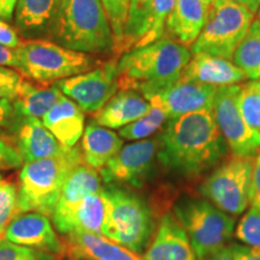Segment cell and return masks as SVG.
I'll list each match as a JSON object with an SVG mask.
<instances>
[{"instance_id":"obj_1","label":"cell","mask_w":260,"mask_h":260,"mask_svg":"<svg viewBox=\"0 0 260 260\" xmlns=\"http://www.w3.org/2000/svg\"><path fill=\"white\" fill-rule=\"evenodd\" d=\"M224 144L212 110H201L169 119L160 138L158 157L167 167L194 176L222 159Z\"/></svg>"},{"instance_id":"obj_2","label":"cell","mask_w":260,"mask_h":260,"mask_svg":"<svg viewBox=\"0 0 260 260\" xmlns=\"http://www.w3.org/2000/svg\"><path fill=\"white\" fill-rule=\"evenodd\" d=\"M190 57L189 48L168 35L134 48L117 61L119 89L135 90L148 99L176 83Z\"/></svg>"},{"instance_id":"obj_3","label":"cell","mask_w":260,"mask_h":260,"mask_svg":"<svg viewBox=\"0 0 260 260\" xmlns=\"http://www.w3.org/2000/svg\"><path fill=\"white\" fill-rule=\"evenodd\" d=\"M50 37L60 46L87 54H113L115 48L100 0H61Z\"/></svg>"},{"instance_id":"obj_4","label":"cell","mask_w":260,"mask_h":260,"mask_svg":"<svg viewBox=\"0 0 260 260\" xmlns=\"http://www.w3.org/2000/svg\"><path fill=\"white\" fill-rule=\"evenodd\" d=\"M81 147L27 162L19 174L18 213L40 212L51 217L69 175L82 164Z\"/></svg>"},{"instance_id":"obj_5","label":"cell","mask_w":260,"mask_h":260,"mask_svg":"<svg viewBox=\"0 0 260 260\" xmlns=\"http://www.w3.org/2000/svg\"><path fill=\"white\" fill-rule=\"evenodd\" d=\"M16 52L19 73L41 84L58 82L87 73L98 64V60L89 54L40 39L22 41Z\"/></svg>"},{"instance_id":"obj_6","label":"cell","mask_w":260,"mask_h":260,"mask_svg":"<svg viewBox=\"0 0 260 260\" xmlns=\"http://www.w3.org/2000/svg\"><path fill=\"white\" fill-rule=\"evenodd\" d=\"M109 199V218L104 237L124 246L130 251L141 253L151 237V211L138 195L119 187L104 188Z\"/></svg>"},{"instance_id":"obj_7","label":"cell","mask_w":260,"mask_h":260,"mask_svg":"<svg viewBox=\"0 0 260 260\" xmlns=\"http://www.w3.org/2000/svg\"><path fill=\"white\" fill-rule=\"evenodd\" d=\"M253 18L254 14L245 6L232 0H220L211 8L190 52H204L224 59H233L237 46L254 21Z\"/></svg>"},{"instance_id":"obj_8","label":"cell","mask_w":260,"mask_h":260,"mask_svg":"<svg viewBox=\"0 0 260 260\" xmlns=\"http://www.w3.org/2000/svg\"><path fill=\"white\" fill-rule=\"evenodd\" d=\"M175 216L186 230L198 260H205L225 246L235 228L232 216L203 200L183 201Z\"/></svg>"},{"instance_id":"obj_9","label":"cell","mask_w":260,"mask_h":260,"mask_svg":"<svg viewBox=\"0 0 260 260\" xmlns=\"http://www.w3.org/2000/svg\"><path fill=\"white\" fill-rule=\"evenodd\" d=\"M253 161V157L233 155L207 177L201 193L228 214L243 213L249 205Z\"/></svg>"},{"instance_id":"obj_10","label":"cell","mask_w":260,"mask_h":260,"mask_svg":"<svg viewBox=\"0 0 260 260\" xmlns=\"http://www.w3.org/2000/svg\"><path fill=\"white\" fill-rule=\"evenodd\" d=\"M240 86L219 87L213 98L212 112L225 144L236 157H253L260 152V134L249 128L237 105Z\"/></svg>"},{"instance_id":"obj_11","label":"cell","mask_w":260,"mask_h":260,"mask_svg":"<svg viewBox=\"0 0 260 260\" xmlns=\"http://www.w3.org/2000/svg\"><path fill=\"white\" fill-rule=\"evenodd\" d=\"M117 61L112 58L87 73L58 81L56 86L83 112L96 113L119 90Z\"/></svg>"},{"instance_id":"obj_12","label":"cell","mask_w":260,"mask_h":260,"mask_svg":"<svg viewBox=\"0 0 260 260\" xmlns=\"http://www.w3.org/2000/svg\"><path fill=\"white\" fill-rule=\"evenodd\" d=\"M159 151V140H140L121 148L102 170L100 177L106 183H129L142 186L149 175Z\"/></svg>"},{"instance_id":"obj_13","label":"cell","mask_w":260,"mask_h":260,"mask_svg":"<svg viewBox=\"0 0 260 260\" xmlns=\"http://www.w3.org/2000/svg\"><path fill=\"white\" fill-rule=\"evenodd\" d=\"M4 237L19 246L30 247L54 254L67 256V246L61 242L46 214L19 212L6 226Z\"/></svg>"},{"instance_id":"obj_14","label":"cell","mask_w":260,"mask_h":260,"mask_svg":"<svg viewBox=\"0 0 260 260\" xmlns=\"http://www.w3.org/2000/svg\"><path fill=\"white\" fill-rule=\"evenodd\" d=\"M216 90V87L209 84L178 80L169 88L149 96L147 100L151 105L160 107L169 121L190 112L212 110Z\"/></svg>"},{"instance_id":"obj_15","label":"cell","mask_w":260,"mask_h":260,"mask_svg":"<svg viewBox=\"0 0 260 260\" xmlns=\"http://www.w3.org/2000/svg\"><path fill=\"white\" fill-rule=\"evenodd\" d=\"M100 174L86 164H80L65 181L59 199L51 218L52 223L61 235H67L68 225L75 210L81 201L90 194L103 189Z\"/></svg>"},{"instance_id":"obj_16","label":"cell","mask_w":260,"mask_h":260,"mask_svg":"<svg viewBox=\"0 0 260 260\" xmlns=\"http://www.w3.org/2000/svg\"><path fill=\"white\" fill-rule=\"evenodd\" d=\"M246 79V75L232 63V60L198 52L191 53L190 59L184 68L180 80L186 82L209 84L219 88L239 84Z\"/></svg>"},{"instance_id":"obj_17","label":"cell","mask_w":260,"mask_h":260,"mask_svg":"<svg viewBox=\"0 0 260 260\" xmlns=\"http://www.w3.org/2000/svg\"><path fill=\"white\" fill-rule=\"evenodd\" d=\"M142 260H197L189 237L175 214L162 217Z\"/></svg>"},{"instance_id":"obj_18","label":"cell","mask_w":260,"mask_h":260,"mask_svg":"<svg viewBox=\"0 0 260 260\" xmlns=\"http://www.w3.org/2000/svg\"><path fill=\"white\" fill-rule=\"evenodd\" d=\"M15 146L24 164L57 155L68 149L58 142L40 119L34 117H19L15 125Z\"/></svg>"},{"instance_id":"obj_19","label":"cell","mask_w":260,"mask_h":260,"mask_svg":"<svg viewBox=\"0 0 260 260\" xmlns=\"http://www.w3.org/2000/svg\"><path fill=\"white\" fill-rule=\"evenodd\" d=\"M67 255L71 260H142L138 253L95 234L75 232L67 235Z\"/></svg>"},{"instance_id":"obj_20","label":"cell","mask_w":260,"mask_h":260,"mask_svg":"<svg viewBox=\"0 0 260 260\" xmlns=\"http://www.w3.org/2000/svg\"><path fill=\"white\" fill-rule=\"evenodd\" d=\"M209 10L204 0H175L165 25V35L186 47H191L206 22Z\"/></svg>"},{"instance_id":"obj_21","label":"cell","mask_w":260,"mask_h":260,"mask_svg":"<svg viewBox=\"0 0 260 260\" xmlns=\"http://www.w3.org/2000/svg\"><path fill=\"white\" fill-rule=\"evenodd\" d=\"M42 123L63 147L70 149L84 133V112L76 103L63 95L42 117Z\"/></svg>"},{"instance_id":"obj_22","label":"cell","mask_w":260,"mask_h":260,"mask_svg":"<svg viewBox=\"0 0 260 260\" xmlns=\"http://www.w3.org/2000/svg\"><path fill=\"white\" fill-rule=\"evenodd\" d=\"M151 109L145 96L135 90L119 89L100 111L94 113L96 124L109 129H122L141 118Z\"/></svg>"},{"instance_id":"obj_23","label":"cell","mask_w":260,"mask_h":260,"mask_svg":"<svg viewBox=\"0 0 260 260\" xmlns=\"http://www.w3.org/2000/svg\"><path fill=\"white\" fill-rule=\"evenodd\" d=\"M61 0H17L15 23L27 38L48 34L54 23Z\"/></svg>"},{"instance_id":"obj_24","label":"cell","mask_w":260,"mask_h":260,"mask_svg":"<svg viewBox=\"0 0 260 260\" xmlns=\"http://www.w3.org/2000/svg\"><path fill=\"white\" fill-rule=\"evenodd\" d=\"M80 147L83 164L94 170H102L121 151L123 139L111 129L90 123L84 129Z\"/></svg>"},{"instance_id":"obj_25","label":"cell","mask_w":260,"mask_h":260,"mask_svg":"<svg viewBox=\"0 0 260 260\" xmlns=\"http://www.w3.org/2000/svg\"><path fill=\"white\" fill-rule=\"evenodd\" d=\"M109 199L104 188L98 193L86 197L75 210L68 225L67 235L75 232H83L103 236L109 218Z\"/></svg>"},{"instance_id":"obj_26","label":"cell","mask_w":260,"mask_h":260,"mask_svg":"<svg viewBox=\"0 0 260 260\" xmlns=\"http://www.w3.org/2000/svg\"><path fill=\"white\" fill-rule=\"evenodd\" d=\"M63 95L56 84L53 87H37L23 80L12 100L15 115L42 118Z\"/></svg>"},{"instance_id":"obj_27","label":"cell","mask_w":260,"mask_h":260,"mask_svg":"<svg viewBox=\"0 0 260 260\" xmlns=\"http://www.w3.org/2000/svg\"><path fill=\"white\" fill-rule=\"evenodd\" d=\"M154 0H130L128 17L121 42L113 51V57L119 59L126 52L134 50L148 30L149 19Z\"/></svg>"},{"instance_id":"obj_28","label":"cell","mask_w":260,"mask_h":260,"mask_svg":"<svg viewBox=\"0 0 260 260\" xmlns=\"http://www.w3.org/2000/svg\"><path fill=\"white\" fill-rule=\"evenodd\" d=\"M233 63L236 65L247 79L255 81L260 79V22L253 21L241 44L233 56Z\"/></svg>"},{"instance_id":"obj_29","label":"cell","mask_w":260,"mask_h":260,"mask_svg":"<svg viewBox=\"0 0 260 260\" xmlns=\"http://www.w3.org/2000/svg\"><path fill=\"white\" fill-rule=\"evenodd\" d=\"M167 121L168 117L160 107L151 105V109L145 116L119 129L118 135L130 141H140L158 132Z\"/></svg>"},{"instance_id":"obj_30","label":"cell","mask_w":260,"mask_h":260,"mask_svg":"<svg viewBox=\"0 0 260 260\" xmlns=\"http://www.w3.org/2000/svg\"><path fill=\"white\" fill-rule=\"evenodd\" d=\"M237 105L247 125L260 134V87L258 81H249L240 86Z\"/></svg>"},{"instance_id":"obj_31","label":"cell","mask_w":260,"mask_h":260,"mask_svg":"<svg viewBox=\"0 0 260 260\" xmlns=\"http://www.w3.org/2000/svg\"><path fill=\"white\" fill-rule=\"evenodd\" d=\"M175 0H154L152 9L151 19H149L148 30L135 48L146 46L157 41L165 35V25H167L169 16L174 10Z\"/></svg>"},{"instance_id":"obj_32","label":"cell","mask_w":260,"mask_h":260,"mask_svg":"<svg viewBox=\"0 0 260 260\" xmlns=\"http://www.w3.org/2000/svg\"><path fill=\"white\" fill-rule=\"evenodd\" d=\"M18 213V188L0 175V239L6 226Z\"/></svg>"},{"instance_id":"obj_33","label":"cell","mask_w":260,"mask_h":260,"mask_svg":"<svg viewBox=\"0 0 260 260\" xmlns=\"http://www.w3.org/2000/svg\"><path fill=\"white\" fill-rule=\"evenodd\" d=\"M105 10L110 25H111L113 37H115V48L122 40L126 17H128L130 0H100ZM113 48V51H115Z\"/></svg>"},{"instance_id":"obj_34","label":"cell","mask_w":260,"mask_h":260,"mask_svg":"<svg viewBox=\"0 0 260 260\" xmlns=\"http://www.w3.org/2000/svg\"><path fill=\"white\" fill-rule=\"evenodd\" d=\"M235 235L248 247L260 248V210L251 206L237 224Z\"/></svg>"},{"instance_id":"obj_35","label":"cell","mask_w":260,"mask_h":260,"mask_svg":"<svg viewBox=\"0 0 260 260\" xmlns=\"http://www.w3.org/2000/svg\"><path fill=\"white\" fill-rule=\"evenodd\" d=\"M0 260H59L58 256L40 249L19 246L9 241L5 237L0 239Z\"/></svg>"},{"instance_id":"obj_36","label":"cell","mask_w":260,"mask_h":260,"mask_svg":"<svg viewBox=\"0 0 260 260\" xmlns=\"http://www.w3.org/2000/svg\"><path fill=\"white\" fill-rule=\"evenodd\" d=\"M23 76L21 73L0 65V99L14 100Z\"/></svg>"},{"instance_id":"obj_37","label":"cell","mask_w":260,"mask_h":260,"mask_svg":"<svg viewBox=\"0 0 260 260\" xmlns=\"http://www.w3.org/2000/svg\"><path fill=\"white\" fill-rule=\"evenodd\" d=\"M24 164L15 144L0 138V170H14Z\"/></svg>"},{"instance_id":"obj_38","label":"cell","mask_w":260,"mask_h":260,"mask_svg":"<svg viewBox=\"0 0 260 260\" xmlns=\"http://www.w3.org/2000/svg\"><path fill=\"white\" fill-rule=\"evenodd\" d=\"M249 203H251V206H254L260 210V152L253 161Z\"/></svg>"},{"instance_id":"obj_39","label":"cell","mask_w":260,"mask_h":260,"mask_svg":"<svg viewBox=\"0 0 260 260\" xmlns=\"http://www.w3.org/2000/svg\"><path fill=\"white\" fill-rule=\"evenodd\" d=\"M17 31L10 25L8 22L0 18V44L9 48H17L21 45Z\"/></svg>"},{"instance_id":"obj_40","label":"cell","mask_w":260,"mask_h":260,"mask_svg":"<svg viewBox=\"0 0 260 260\" xmlns=\"http://www.w3.org/2000/svg\"><path fill=\"white\" fill-rule=\"evenodd\" d=\"M0 65L3 67H11L18 69L19 60L16 48H9L0 44Z\"/></svg>"},{"instance_id":"obj_41","label":"cell","mask_w":260,"mask_h":260,"mask_svg":"<svg viewBox=\"0 0 260 260\" xmlns=\"http://www.w3.org/2000/svg\"><path fill=\"white\" fill-rule=\"evenodd\" d=\"M235 260H260V248L235 245Z\"/></svg>"},{"instance_id":"obj_42","label":"cell","mask_w":260,"mask_h":260,"mask_svg":"<svg viewBox=\"0 0 260 260\" xmlns=\"http://www.w3.org/2000/svg\"><path fill=\"white\" fill-rule=\"evenodd\" d=\"M15 115L12 102L9 99H0V128L8 125Z\"/></svg>"},{"instance_id":"obj_43","label":"cell","mask_w":260,"mask_h":260,"mask_svg":"<svg viewBox=\"0 0 260 260\" xmlns=\"http://www.w3.org/2000/svg\"><path fill=\"white\" fill-rule=\"evenodd\" d=\"M205 260H235V245H225Z\"/></svg>"},{"instance_id":"obj_44","label":"cell","mask_w":260,"mask_h":260,"mask_svg":"<svg viewBox=\"0 0 260 260\" xmlns=\"http://www.w3.org/2000/svg\"><path fill=\"white\" fill-rule=\"evenodd\" d=\"M17 0H0V18L11 21L14 18Z\"/></svg>"},{"instance_id":"obj_45","label":"cell","mask_w":260,"mask_h":260,"mask_svg":"<svg viewBox=\"0 0 260 260\" xmlns=\"http://www.w3.org/2000/svg\"><path fill=\"white\" fill-rule=\"evenodd\" d=\"M232 2H235L237 4L245 6L247 10H249L254 15L258 11V8L260 5V0H232Z\"/></svg>"},{"instance_id":"obj_46","label":"cell","mask_w":260,"mask_h":260,"mask_svg":"<svg viewBox=\"0 0 260 260\" xmlns=\"http://www.w3.org/2000/svg\"><path fill=\"white\" fill-rule=\"evenodd\" d=\"M218 2H220V0H204L205 5H206V8H207V10H209V11L211 10V8L216 5Z\"/></svg>"},{"instance_id":"obj_47","label":"cell","mask_w":260,"mask_h":260,"mask_svg":"<svg viewBox=\"0 0 260 260\" xmlns=\"http://www.w3.org/2000/svg\"><path fill=\"white\" fill-rule=\"evenodd\" d=\"M256 14H258V21L260 22V5H259V8H258V11H256Z\"/></svg>"},{"instance_id":"obj_48","label":"cell","mask_w":260,"mask_h":260,"mask_svg":"<svg viewBox=\"0 0 260 260\" xmlns=\"http://www.w3.org/2000/svg\"><path fill=\"white\" fill-rule=\"evenodd\" d=\"M256 81H258V84H259V87H260V79H258Z\"/></svg>"}]
</instances>
